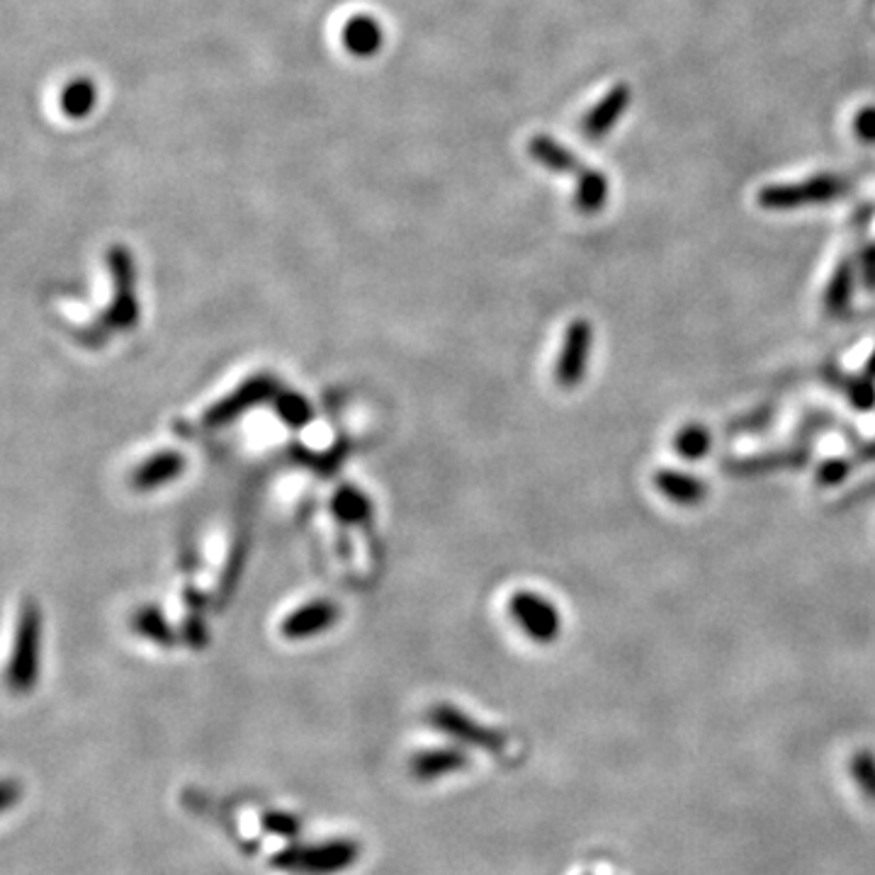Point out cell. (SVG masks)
Masks as SVG:
<instances>
[{"instance_id":"6da1fadb","label":"cell","mask_w":875,"mask_h":875,"mask_svg":"<svg viewBox=\"0 0 875 875\" xmlns=\"http://www.w3.org/2000/svg\"><path fill=\"white\" fill-rule=\"evenodd\" d=\"M361 859V844L353 839H331L321 844L292 842L273 854V866L297 875H336L353 868Z\"/></svg>"},{"instance_id":"7a4b0ae2","label":"cell","mask_w":875,"mask_h":875,"mask_svg":"<svg viewBox=\"0 0 875 875\" xmlns=\"http://www.w3.org/2000/svg\"><path fill=\"white\" fill-rule=\"evenodd\" d=\"M40 652H42V610L27 601L22 606L18 620V635L13 660H10L8 684L18 694H27L40 676Z\"/></svg>"},{"instance_id":"3957f363","label":"cell","mask_w":875,"mask_h":875,"mask_svg":"<svg viewBox=\"0 0 875 875\" xmlns=\"http://www.w3.org/2000/svg\"><path fill=\"white\" fill-rule=\"evenodd\" d=\"M429 722L435 730L451 734L453 740L463 742V744L477 746V750L501 752L506 746V736L501 732L485 728V724L475 722L469 716H465L463 710H457L453 706H445V704L433 706L429 712Z\"/></svg>"},{"instance_id":"277c9868","label":"cell","mask_w":875,"mask_h":875,"mask_svg":"<svg viewBox=\"0 0 875 875\" xmlns=\"http://www.w3.org/2000/svg\"><path fill=\"white\" fill-rule=\"evenodd\" d=\"M511 616L525 635L540 644H550L560 635V613L547 598L533 591H516L511 596Z\"/></svg>"},{"instance_id":"5b68a950","label":"cell","mask_w":875,"mask_h":875,"mask_svg":"<svg viewBox=\"0 0 875 875\" xmlns=\"http://www.w3.org/2000/svg\"><path fill=\"white\" fill-rule=\"evenodd\" d=\"M275 395H278V383H275L270 375L263 373L251 377L244 385H239L232 395H226L224 399H219L214 407L207 409L204 423L212 425V429H219V425L232 423L234 419L241 417V413H246L251 407H256L261 401H266Z\"/></svg>"},{"instance_id":"8992f818","label":"cell","mask_w":875,"mask_h":875,"mask_svg":"<svg viewBox=\"0 0 875 875\" xmlns=\"http://www.w3.org/2000/svg\"><path fill=\"white\" fill-rule=\"evenodd\" d=\"M591 343H594V331L589 321L586 319L572 321L555 367V379L560 387L572 389L582 383L586 375V365H589Z\"/></svg>"},{"instance_id":"52a82bcc","label":"cell","mask_w":875,"mask_h":875,"mask_svg":"<svg viewBox=\"0 0 875 875\" xmlns=\"http://www.w3.org/2000/svg\"><path fill=\"white\" fill-rule=\"evenodd\" d=\"M339 620V606L331 601H312L302 608H297L295 613L283 620V635L287 640H304L314 638L319 632L329 630Z\"/></svg>"},{"instance_id":"ba28073f","label":"cell","mask_w":875,"mask_h":875,"mask_svg":"<svg viewBox=\"0 0 875 875\" xmlns=\"http://www.w3.org/2000/svg\"><path fill=\"white\" fill-rule=\"evenodd\" d=\"M839 192H842V186H839L837 180L820 178V180L802 182V186L768 188L762 192V204L774 207V210H788V207H796V204L832 200Z\"/></svg>"},{"instance_id":"9c48e42d","label":"cell","mask_w":875,"mask_h":875,"mask_svg":"<svg viewBox=\"0 0 875 875\" xmlns=\"http://www.w3.org/2000/svg\"><path fill=\"white\" fill-rule=\"evenodd\" d=\"M182 469H186V457L176 451H166V453H158L152 455L132 472L130 477V485L136 491H154L158 487L168 485V481L178 479L182 475Z\"/></svg>"},{"instance_id":"30bf717a","label":"cell","mask_w":875,"mask_h":875,"mask_svg":"<svg viewBox=\"0 0 875 875\" xmlns=\"http://www.w3.org/2000/svg\"><path fill=\"white\" fill-rule=\"evenodd\" d=\"M654 487L660 489L666 499L682 506H696L706 499V481L686 475V472L662 469L654 475Z\"/></svg>"},{"instance_id":"8fae6325","label":"cell","mask_w":875,"mask_h":875,"mask_svg":"<svg viewBox=\"0 0 875 875\" xmlns=\"http://www.w3.org/2000/svg\"><path fill=\"white\" fill-rule=\"evenodd\" d=\"M343 47L355 56H370L383 47V27L370 15H355L343 25Z\"/></svg>"},{"instance_id":"7c38bea8","label":"cell","mask_w":875,"mask_h":875,"mask_svg":"<svg viewBox=\"0 0 875 875\" xmlns=\"http://www.w3.org/2000/svg\"><path fill=\"white\" fill-rule=\"evenodd\" d=\"M467 766V754L459 750H431L419 752L413 756L411 771L419 780H433L438 776L455 774V771Z\"/></svg>"},{"instance_id":"4fadbf2b","label":"cell","mask_w":875,"mask_h":875,"mask_svg":"<svg viewBox=\"0 0 875 875\" xmlns=\"http://www.w3.org/2000/svg\"><path fill=\"white\" fill-rule=\"evenodd\" d=\"M331 509L336 513L339 521L348 525H361L373 516L370 501H367L365 494L355 487H341L336 494H333Z\"/></svg>"},{"instance_id":"5bb4252c","label":"cell","mask_w":875,"mask_h":875,"mask_svg":"<svg viewBox=\"0 0 875 875\" xmlns=\"http://www.w3.org/2000/svg\"><path fill=\"white\" fill-rule=\"evenodd\" d=\"M96 108V86L86 78H78L74 84H68L62 93V110L68 118H86V114Z\"/></svg>"},{"instance_id":"9a60e30c","label":"cell","mask_w":875,"mask_h":875,"mask_svg":"<svg viewBox=\"0 0 875 875\" xmlns=\"http://www.w3.org/2000/svg\"><path fill=\"white\" fill-rule=\"evenodd\" d=\"M712 438L708 433L706 425L690 423L686 429H682L674 438V451L686 457V459H700L710 453Z\"/></svg>"},{"instance_id":"2e32d148","label":"cell","mask_w":875,"mask_h":875,"mask_svg":"<svg viewBox=\"0 0 875 875\" xmlns=\"http://www.w3.org/2000/svg\"><path fill=\"white\" fill-rule=\"evenodd\" d=\"M625 106H628V90H625V88H618L616 93H610V96L601 102V106L591 110L589 120H586V132H589V134H601V132H606L608 126L618 120L616 114H618L620 110H625Z\"/></svg>"},{"instance_id":"e0dca14e","label":"cell","mask_w":875,"mask_h":875,"mask_svg":"<svg viewBox=\"0 0 875 875\" xmlns=\"http://www.w3.org/2000/svg\"><path fill=\"white\" fill-rule=\"evenodd\" d=\"M134 628L140 630L144 638L160 644V647H173V644H176V635H173V630L168 628L164 616H160L156 608H142L140 613L134 616Z\"/></svg>"},{"instance_id":"ac0fdd59","label":"cell","mask_w":875,"mask_h":875,"mask_svg":"<svg viewBox=\"0 0 875 875\" xmlns=\"http://www.w3.org/2000/svg\"><path fill=\"white\" fill-rule=\"evenodd\" d=\"M531 156L550 170L574 168V156L567 152V148H562L555 140H550V136H538V140L531 142Z\"/></svg>"},{"instance_id":"d6986e66","label":"cell","mask_w":875,"mask_h":875,"mask_svg":"<svg viewBox=\"0 0 875 875\" xmlns=\"http://www.w3.org/2000/svg\"><path fill=\"white\" fill-rule=\"evenodd\" d=\"M275 409H278L280 419L292 425V429H302V425L309 423L312 419V407H309V401L297 395V391H278L275 395Z\"/></svg>"},{"instance_id":"ffe728a7","label":"cell","mask_w":875,"mask_h":875,"mask_svg":"<svg viewBox=\"0 0 875 875\" xmlns=\"http://www.w3.org/2000/svg\"><path fill=\"white\" fill-rule=\"evenodd\" d=\"M805 453H786V455H768V457H754V459H740V463H730V472L734 475H758V472H771L786 467H796L805 463Z\"/></svg>"},{"instance_id":"44dd1931","label":"cell","mask_w":875,"mask_h":875,"mask_svg":"<svg viewBox=\"0 0 875 875\" xmlns=\"http://www.w3.org/2000/svg\"><path fill=\"white\" fill-rule=\"evenodd\" d=\"M106 319L112 329H132L140 321V299L134 292H114Z\"/></svg>"},{"instance_id":"7402d4cb","label":"cell","mask_w":875,"mask_h":875,"mask_svg":"<svg viewBox=\"0 0 875 875\" xmlns=\"http://www.w3.org/2000/svg\"><path fill=\"white\" fill-rule=\"evenodd\" d=\"M606 202V180L598 173H586L577 190V204L584 212H596Z\"/></svg>"},{"instance_id":"603a6c76","label":"cell","mask_w":875,"mask_h":875,"mask_svg":"<svg viewBox=\"0 0 875 875\" xmlns=\"http://www.w3.org/2000/svg\"><path fill=\"white\" fill-rule=\"evenodd\" d=\"M849 299H851V273H849V268H839L832 285H829L827 299H824L829 314H844V309L849 307Z\"/></svg>"},{"instance_id":"cb8c5ba5","label":"cell","mask_w":875,"mask_h":875,"mask_svg":"<svg viewBox=\"0 0 875 875\" xmlns=\"http://www.w3.org/2000/svg\"><path fill=\"white\" fill-rule=\"evenodd\" d=\"M261 827L266 829L268 834L285 837V839H297L302 832V822H299L297 815L290 812H263Z\"/></svg>"},{"instance_id":"d4e9b609","label":"cell","mask_w":875,"mask_h":875,"mask_svg":"<svg viewBox=\"0 0 875 875\" xmlns=\"http://www.w3.org/2000/svg\"><path fill=\"white\" fill-rule=\"evenodd\" d=\"M851 774L863 790V796L875 800V756L868 752H859L851 758Z\"/></svg>"},{"instance_id":"484cf974","label":"cell","mask_w":875,"mask_h":875,"mask_svg":"<svg viewBox=\"0 0 875 875\" xmlns=\"http://www.w3.org/2000/svg\"><path fill=\"white\" fill-rule=\"evenodd\" d=\"M849 472V463L844 459H832V463H827L820 472V481L824 485H834V481H842Z\"/></svg>"},{"instance_id":"4316f807","label":"cell","mask_w":875,"mask_h":875,"mask_svg":"<svg viewBox=\"0 0 875 875\" xmlns=\"http://www.w3.org/2000/svg\"><path fill=\"white\" fill-rule=\"evenodd\" d=\"M866 375H868V377H873V375H875V355H873L871 363H868V367H866Z\"/></svg>"}]
</instances>
